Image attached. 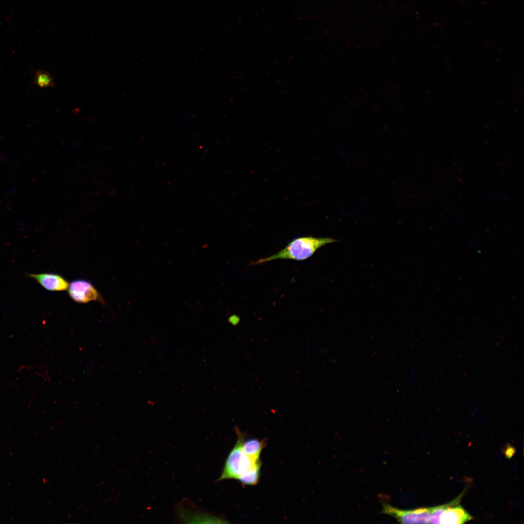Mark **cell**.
Masks as SVG:
<instances>
[{
    "mask_svg": "<svg viewBox=\"0 0 524 524\" xmlns=\"http://www.w3.org/2000/svg\"><path fill=\"white\" fill-rule=\"evenodd\" d=\"M336 241L329 237H298L292 240L277 253L260 259L254 262L253 264H260L278 259L304 261L311 257L320 247Z\"/></svg>",
    "mask_w": 524,
    "mask_h": 524,
    "instance_id": "6da1fadb",
    "label": "cell"
},
{
    "mask_svg": "<svg viewBox=\"0 0 524 524\" xmlns=\"http://www.w3.org/2000/svg\"><path fill=\"white\" fill-rule=\"evenodd\" d=\"M237 439L233 448L230 451L218 481L224 479H237L245 471L261 460L255 461L244 451L242 444L245 435L237 428L236 429Z\"/></svg>",
    "mask_w": 524,
    "mask_h": 524,
    "instance_id": "7a4b0ae2",
    "label": "cell"
},
{
    "mask_svg": "<svg viewBox=\"0 0 524 524\" xmlns=\"http://www.w3.org/2000/svg\"><path fill=\"white\" fill-rule=\"evenodd\" d=\"M434 507L401 510L390 505H383L382 512L395 518L403 524L428 523Z\"/></svg>",
    "mask_w": 524,
    "mask_h": 524,
    "instance_id": "3957f363",
    "label": "cell"
},
{
    "mask_svg": "<svg viewBox=\"0 0 524 524\" xmlns=\"http://www.w3.org/2000/svg\"><path fill=\"white\" fill-rule=\"evenodd\" d=\"M70 297L78 303H87L92 301L102 302L103 299L96 288L89 281L78 279L72 281L67 289Z\"/></svg>",
    "mask_w": 524,
    "mask_h": 524,
    "instance_id": "277c9868",
    "label": "cell"
},
{
    "mask_svg": "<svg viewBox=\"0 0 524 524\" xmlns=\"http://www.w3.org/2000/svg\"><path fill=\"white\" fill-rule=\"evenodd\" d=\"M28 276L35 280L46 290L49 291L66 290L69 284L63 276L56 273L30 274Z\"/></svg>",
    "mask_w": 524,
    "mask_h": 524,
    "instance_id": "5b68a950",
    "label": "cell"
},
{
    "mask_svg": "<svg viewBox=\"0 0 524 524\" xmlns=\"http://www.w3.org/2000/svg\"><path fill=\"white\" fill-rule=\"evenodd\" d=\"M472 516L458 504L447 507L440 517V524H462L473 519Z\"/></svg>",
    "mask_w": 524,
    "mask_h": 524,
    "instance_id": "8992f818",
    "label": "cell"
},
{
    "mask_svg": "<svg viewBox=\"0 0 524 524\" xmlns=\"http://www.w3.org/2000/svg\"><path fill=\"white\" fill-rule=\"evenodd\" d=\"M266 442L256 438L244 440L242 448L245 453L255 461L260 460L261 452L266 445Z\"/></svg>",
    "mask_w": 524,
    "mask_h": 524,
    "instance_id": "52a82bcc",
    "label": "cell"
},
{
    "mask_svg": "<svg viewBox=\"0 0 524 524\" xmlns=\"http://www.w3.org/2000/svg\"><path fill=\"white\" fill-rule=\"evenodd\" d=\"M261 465V461L258 462L242 473L237 479L245 485H256L259 480Z\"/></svg>",
    "mask_w": 524,
    "mask_h": 524,
    "instance_id": "ba28073f",
    "label": "cell"
},
{
    "mask_svg": "<svg viewBox=\"0 0 524 524\" xmlns=\"http://www.w3.org/2000/svg\"><path fill=\"white\" fill-rule=\"evenodd\" d=\"M34 83L41 88L53 87L55 85L51 75L46 71L37 70L34 75Z\"/></svg>",
    "mask_w": 524,
    "mask_h": 524,
    "instance_id": "9c48e42d",
    "label": "cell"
}]
</instances>
